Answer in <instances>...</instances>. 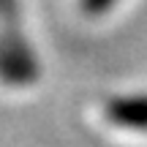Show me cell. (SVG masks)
<instances>
[{
    "mask_svg": "<svg viewBox=\"0 0 147 147\" xmlns=\"http://www.w3.org/2000/svg\"><path fill=\"white\" fill-rule=\"evenodd\" d=\"M0 25H3V49L14 71V82H30L36 79V65H33L30 49L19 30V11L16 0H0Z\"/></svg>",
    "mask_w": 147,
    "mask_h": 147,
    "instance_id": "1",
    "label": "cell"
},
{
    "mask_svg": "<svg viewBox=\"0 0 147 147\" xmlns=\"http://www.w3.org/2000/svg\"><path fill=\"white\" fill-rule=\"evenodd\" d=\"M106 117L117 125L128 128H147V95L136 98H115L106 101Z\"/></svg>",
    "mask_w": 147,
    "mask_h": 147,
    "instance_id": "2",
    "label": "cell"
},
{
    "mask_svg": "<svg viewBox=\"0 0 147 147\" xmlns=\"http://www.w3.org/2000/svg\"><path fill=\"white\" fill-rule=\"evenodd\" d=\"M115 3L117 0H82V11L84 14H101V11H106Z\"/></svg>",
    "mask_w": 147,
    "mask_h": 147,
    "instance_id": "3",
    "label": "cell"
}]
</instances>
